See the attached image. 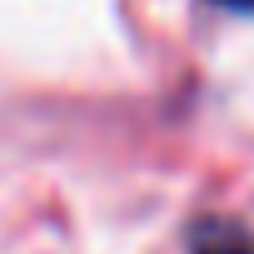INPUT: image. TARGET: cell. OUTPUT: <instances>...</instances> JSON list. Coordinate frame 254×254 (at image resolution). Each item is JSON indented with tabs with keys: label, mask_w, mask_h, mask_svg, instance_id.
<instances>
[{
	"label": "cell",
	"mask_w": 254,
	"mask_h": 254,
	"mask_svg": "<svg viewBox=\"0 0 254 254\" xmlns=\"http://www.w3.org/2000/svg\"><path fill=\"white\" fill-rule=\"evenodd\" d=\"M190 254H254V239L234 219H199L190 229Z\"/></svg>",
	"instance_id": "cell-1"
},
{
	"label": "cell",
	"mask_w": 254,
	"mask_h": 254,
	"mask_svg": "<svg viewBox=\"0 0 254 254\" xmlns=\"http://www.w3.org/2000/svg\"><path fill=\"white\" fill-rule=\"evenodd\" d=\"M214 5H224V10H239V15H254V0H214Z\"/></svg>",
	"instance_id": "cell-2"
}]
</instances>
